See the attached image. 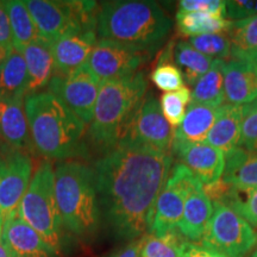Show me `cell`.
<instances>
[{"mask_svg": "<svg viewBox=\"0 0 257 257\" xmlns=\"http://www.w3.org/2000/svg\"><path fill=\"white\" fill-rule=\"evenodd\" d=\"M224 155V181L240 191L257 188V154L237 147Z\"/></svg>", "mask_w": 257, "mask_h": 257, "instance_id": "cell-23", "label": "cell"}, {"mask_svg": "<svg viewBox=\"0 0 257 257\" xmlns=\"http://www.w3.org/2000/svg\"><path fill=\"white\" fill-rule=\"evenodd\" d=\"M150 78L157 88L166 93L178 91L185 86L181 70L168 61H160Z\"/></svg>", "mask_w": 257, "mask_h": 257, "instance_id": "cell-34", "label": "cell"}, {"mask_svg": "<svg viewBox=\"0 0 257 257\" xmlns=\"http://www.w3.org/2000/svg\"><path fill=\"white\" fill-rule=\"evenodd\" d=\"M96 41V30H83L53 42L51 51L56 73L68 74L85 64Z\"/></svg>", "mask_w": 257, "mask_h": 257, "instance_id": "cell-19", "label": "cell"}, {"mask_svg": "<svg viewBox=\"0 0 257 257\" xmlns=\"http://www.w3.org/2000/svg\"><path fill=\"white\" fill-rule=\"evenodd\" d=\"M226 205L243 217L251 226L257 227V188L246 191L233 188Z\"/></svg>", "mask_w": 257, "mask_h": 257, "instance_id": "cell-33", "label": "cell"}, {"mask_svg": "<svg viewBox=\"0 0 257 257\" xmlns=\"http://www.w3.org/2000/svg\"><path fill=\"white\" fill-rule=\"evenodd\" d=\"M28 69L21 51L12 49L0 69V96H27Z\"/></svg>", "mask_w": 257, "mask_h": 257, "instance_id": "cell-27", "label": "cell"}, {"mask_svg": "<svg viewBox=\"0 0 257 257\" xmlns=\"http://www.w3.org/2000/svg\"><path fill=\"white\" fill-rule=\"evenodd\" d=\"M54 191L64 230L89 239L101 224L93 167L81 161H61L54 169Z\"/></svg>", "mask_w": 257, "mask_h": 257, "instance_id": "cell-4", "label": "cell"}, {"mask_svg": "<svg viewBox=\"0 0 257 257\" xmlns=\"http://www.w3.org/2000/svg\"><path fill=\"white\" fill-rule=\"evenodd\" d=\"M176 24L180 34L191 38L201 35H214L223 34V32L229 34L232 22L218 15L178 11Z\"/></svg>", "mask_w": 257, "mask_h": 257, "instance_id": "cell-25", "label": "cell"}, {"mask_svg": "<svg viewBox=\"0 0 257 257\" xmlns=\"http://www.w3.org/2000/svg\"><path fill=\"white\" fill-rule=\"evenodd\" d=\"M243 106L225 104L218 110L217 119L207 135L206 143L224 154L238 147L242 133Z\"/></svg>", "mask_w": 257, "mask_h": 257, "instance_id": "cell-22", "label": "cell"}, {"mask_svg": "<svg viewBox=\"0 0 257 257\" xmlns=\"http://www.w3.org/2000/svg\"><path fill=\"white\" fill-rule=\"evenodd\" d=\"M101 82L86 62L68 74L55 73L48 91L57 96L85 124H91Z\"/></svg>", "mask_w": 257, "mask_h": 257, "instance_id": "cell-11", "label": "cell"}, {"mask_svg": "<svg viewBox=\"0 0 257 257\" xmlns=\"http://www.w3.org/2000/svg\"><path fill=\"white\" fill-rule=\"evenodd\" d=\"M224 94L227 104L244 106L257 99V68L250 60L224 61Z\"/></svg>", "mask_w": 257, "mask_h": 257, "instance_id": "cell-15", "label": "cell"}, {"mask_svg": "<svg viewBox=\"0 0 257 257\" xmlns=\"http://www.w3.org/2000/svg\"><path fill=\"white\" fill-rule=\"evenodd\" d=\"M172 29V19L149 0H113L99 5L96 36L149 54L159 49Z\"/></svg>", "mask_w": 257, "mask_h": 257, "instance_id": "cell-3", "label": "cell"}, {"mask_svg": "<svg viewBox=\"0 0 257 257\" xmlns=\"http://www.w3.org/2000/svg\"><path fill=\"white\" fill-rule=\"evenodd\" d=\"M3 226H4V219H3L2 214H0V242H2V234H3Z\"/></svg>", "mask_w": 257, "mask_h": 257, "instance_id": "cell-43", "label": "cell"}, {"mask_svg": "<svg viewBox=\"0 0 257 257\" xmlns=\"http://www.w3.org/2000/svg\"><path fill=\"white\" fill-rule=\"evenodd\" d=\"M149 59V54L128 49L111 41L98 40L87 63L100 82H105L134 75Z\"/></svg>", "mask_w": 257, "mask_h": 257, "instance_id": "cell-13", "label": "cell"}, {"mask_svg": "<svg viewBox=\"0 0 257 257\" xmlns=\"http://www.w3.org/2000/svg\"><path fill=\"white\" fill-rule=\"evenodd\" d=\"M225 60H214L211 69L200 78L192 91V104L220 107L225 100L223 64Z\"/></svg>", "mask_w": 257, "mask_h": 257, "instance_id": "cell-26", "label": "cell"}, {"mask_svg": "<svg viewBox=\"0 0 257 257\" xmlns=\"http://www.w3.org/2000/svg\"><path fill=\"white\" fill-rule=\"evenodd\" d=\"M0 46L14 47L12 46L11 27H10L9 16L4 2H0Z\"/></svg>", "mask_w": 257, "mask_h": 257, "instance_id": "cell-39", "label": "cell"}, {"mask_svg": "<svg viewBox=\"0 0 257 257\" xmlns=\"http://www.w3.org/2000/svg\"><path fill=\"white\" fill-rule=\"evenodd\" d=\"M18 217L40 234L59 256L64 245V227L61 220L54 191V168L50 160L43 159L19 204Z\"/></svg>", "mask_w": 257, "mask_h": 257, "instance_id": "cell-6", "label": "cell"}, {"mask_svg": "<svg viewBox=\"0 0 257 257\" xmlns=\"http://www.w3.org/2000/svg\"><path fill=\"white\" fill-rule=\"evenodd\" d=\"M219 107L189 104L184 120L174 131L172 150L176 148L206 142L207 135L217 119Z\"/></svg>", "mask_w": 257, "mask_h": 257, "instance_id": "cell-21", "label": "cell"}, {"mask_svg": "<svg viewBox=\"0 0 257 257\" xmlns=\"http://www.w3.org/2000/svg\"><path fill=\"white\" fill-rule=\"evenodd\" d=\"M257 15V2L231 0L226 2V17L231 21H242Z\"/></svg>", "mask_w": 257, "mask_h": 257, "instance_id": "cell-37", "label": "cell"}, {"mask_svg": "<svg viewBox=\"0 0 257 257\" xmlns=\"http://www.w3.org/2000/svg\"><path fill=\"white\" fill-rule=\"evenodd\" d=\"M2 242L12 257H56L40 234L17 213L4 221Z\"/></svg>", "mask_w": 257, "mask_h": 257, "instance_id": "cell-17", "label": "cell"}, {"mask_svg": "<svg viewBox=\"0 0 257 257\" xmlns=\"http://www.w3.org/2000/svg\"><path fill=\"white\" fill-rule=\"evenodd\" d=\"M12 49H14V47H3L0 46V69H2L3 64L8 59V56L10 55V53H11Z\"/></svg>", "mask_w": 257, "mask_h": 257, "instance_id": "cell-41", "label": "cell"}, {"mask_svg": "<svg viewBox=\"0 0 257 257\" xmlns=\"http://www.w3.org/2000/svg\"><path fill=\"white\" fill-rule=\"evenodd\" d=\"M32 179L28 152H0V214L4 221L17 213Z\"/></svg>", "mask_w": 257, "mask_h": 257, "instance_id": "cell-12", "label": "cell"}, {"mask_svg": "<svg viewBox=\"0 0 257 257\" xmlns=\"http://www.w3.org/2000/svg\"><path fill=\"white\" fill-rule=\"evenodd\" d=\"M238 147L251 154H257V106L252 104L243 106L242 133Z\"/></svg>", "mask_w": 257, "mask_h": 257, "instance_id": "cell-35", "label": "cell"}, {"mask_svg": "<svg viewBox=\"0 0 257 257\" xmlns=\"http://www.w3.org/2000/svg\"><path fill=\"white\" fill-rule=\"evenodd\" d=\"M23 54L28 69L27 96L44 91L55 75L51 44L44 38H37L21 51Z\"/></svg>", "mask_w": 257, "mask_h": 257, "instance_id": "cell-20", "label": "cell"}, {"mask_svg": "<svg viewBox=\"0 0 257 257\" xmlns=\"http://www.w3.org/2000/svg\"><path fill=\"white\" fill-rule=\"evenodd\" d=\"M250 257H257V249L251 253V256H250Z\"/></svg>", "mask_w": 257, "mask_h": 257, "instance_id": "cell-45", "label": "cell"}, {"mask_svg": "<svg viewBox=\"0 0 257 257\" xmlns=\"http://www.w3.org/2000/svg\"><path fill=\"white\" fill-rule=\"evenodd\" d=\"M229 40L232 59L249 60L257 51V15L232 22Z\"/></svg>", "mask_w": 257, "mask_h": 257, "instance_id": "cell-28", "label": "cell"}, {"mask_svg": "<svg viewBox=\"0 0 257 257\" xmlns=\"http://www.w3.org/2000/svg\"><path fill=\"white\" fill-rule=\"evenodd\" d=\"M4 5L8 11L10 27H11L12 46L14 49L22 51L31 42L41 37L40 32L24 2L6 0Z\"/></svg>", "mask_w": 257, "mask_h": 257, "instance_id": "cell-24", "label": "cell"}, {"mask_svg": "<svg viewBox=\"0 0 257 257\" xmlns=\"http://www.w3.org/2000/svg\"><path fill=\"white\" fill-rule=\"evenodd\" d=\"M181 257H226L217 250L208 248L202 244H195L186 240Z\"/></svg>", "mask_w": 257, "mask_h": 257, "instance_id": "cell-38", "label": "cell"}, {"mask_svg": "<svg viewBox=\"0 0 257 257\" xmlns=\"http://www.w3.org/2000/svg\"><path fill=\"white\" fill-rule=\"evenodd\" d=\"M213 213V204L198 180L188 192L185 201L184 214L178 225L181 236L188 242H199L204 238Z\"/></svg>", "mask_w": 257, "mask_h": 257, "instance_id": "cell-18", "label": "cell"}, {"mask_svg": "<svg viewBox=\"0 0 257 257\" xmlns=\"http://www.w3.org/2000/svg\"><path fill=\"white\" fill-rule=\"evenodd\" d=\"M249 60L251 61V62H252L253 64H255V67H256V68H257V51H256L255 54H253V55H252L251 57H250Z\"/></svg>", "mask_w": 257, "mask_h": 257, "instance_id": "cell-44", "label": "cell"}, {"mask_svg": "<svg viewBox=\"0 0 257 257\" xmlns=\"http://www.w3.org/2000/svg\"><path fill=\"white\" fill-rule=\"evenodd\" d=\"M188 43L199 53L213 60H225L231 56V42L226 35H201L191 37Z\"/></svg>", "mask_w": 257, "mask_h": 257, "instance_id": "cell-32", "label": "cell"}, {"mask_svg": "<svg viewBox=\"0 0 257 257\" xmlns=\"http://www.w3.org/2000/svg\"><path fill=\"white\" fill-rule=\"evenodd\" d=\"M148 81L143 72L101 82L94 112L86 134L87 146L101 155L119 142L125 125L146 96Z\"/></svg>", "mask_w": 257, "mask_h": 257, "instance_id": "cell-5", "label": "cell"}, {"mask_svg": "<svg viewBox=\"0 0 257 257\" xmlns=\"http://www.w3.org/2000/svg\"><path fill=\"white\" fill-rule=\"evenodd\" d=\"M32 150L25 96H0V152Z\"/></svg>", "mask_w": 257, "mask_h": 257, "instance_id": "cell-14", "label": "cell"}, {"mask_svg": "<svg viewBox=\"0 0 257 257\" xmlns=\"http://www.w3.org/2000/svg\"><path fill=\"white\" fill-rule=\"evenodd\" d=\"M174 131L161 111L160 102L148 93L125 125L118 143L152 148L172 153Z\"/></svg>", "mask_w": 257, "mask_h": 257, "instance_id": "cell-9", "label": "cell"}, {"mask_svg": "<svg viewBox=\"0 0 257 257\" xmlns=\"http://www.w3.org/2000/svg\"><path fill=\"white\" fill-rule=\"evenodd\" d=\"M24 3L40 36L50 44L76 32L96 30L99 6L94 2L25 0Z\"/></svg>", "mask_w": 257, "mask_h": 257, "instance_id": "cell-7", "label": "cell"}, {"mask_svg": "<svg viewBox=\"0 0 257 257\" xmlns=\"http://www.w3.org/2000/svg\"><path fill=\"white\" fill-rule=\"evenodd\" d=\"M172 153L118 143L93 170L101 219L118 239L149 233L156 199L170 175Z\"/></svg>", "mask_w": 257, "mask_h": 257, "instance_id": "cell-1", "label": "cell"}, {"mask_svg": "<svg viewBox=\"0 0 257 257\" xmlns=\"http://www.w3.org/2000/svg\"><path fill=\"white\" fill-rule=\"evenodd\" d=\"M32 150L46 160L68 161L87 153L86 124L49 91L25 96Z\"/></svg>", "mask_w": 257, "mask_h": 257, "instance_id": "cell-2", "label": "cell"}, {"mask_svg": "<svg viewBox=\"0 0 257 257\" xmlns=\"http://www.w3.org/2000/svg\"><path fill=\"white\" fill-rule=\"evenodd\" d=\"M202 245L226 257H245L257 245V233L248 221L223 202H214Z\"/></svg>", "mask_w": 257, "mask_h": 257, "instance_id": "cell-8", "label": "cell"}, {"mask_svg": "<svg viewBox=\"0 0 257 257\" xmlns=\"http://www.w3.org/2000/svg\"><path fill=\"white\" fill-rule=\"evenodd\" d=\"M179 11L205 12L226 17V2L223 0H182L179 2Z\"/></svg>", "mask_w": 257, "mask_h": 257, "instance_id": "cell-36", "label": "cell"}, {"mask_svg": "<svg viewBox=\"0 0 257 257\" xmlns=\"http://www.w3.org/2000/svg\"><path fill=\"white\" fill-rule=\"evenodd\" d=\"M173 152L204 186L223 178L225 155L217 148L207 143H197L176 148Z\"/></svg>", "mask_w": 257, "mask_h": 257, "instance_id": "cell-16", "label": "cell"}, {"mask_svg": "<svg viewBox=\"0 0 257 257\" xmlns=\"http://www.w3.org/2000/svg\"><path fill=\"white\" fill-rule=\"evenodd\" d=\"M191 101L192 93L187 86L161 96V111L170 126H179L181 124L186 114V106L191 104Z\"/></svg>", "mask_w": 257, "mask_h": 257, "instance_id": "cell-31", "label": "cell"}, {"mask_svg": "<svg viewBox=\"0 0 257 257\" xmlns=\"http://www.w3.org/2000/svg\"><path fill=\"white\" fill-rule=\"evenodd\" d=\"M251 104H252V105H255V106H257V99H256V100L253 101V102H251Z\"/></svg>", "mask_w": 257, "mask_h": 257, "instance_id": "cell-46", "label": "cell"}, {"mask_svg": "<svg viewBox=\"0 0 257 257\" xmlns=\"http://www.w3.org/2000/svg\"><path fill=\"white\" fill-rule=\"evenodd\" d=\"M0 257H12L8 251V249L5 248V245L3 242H0Z\"/></svg>", "mask_w": 257, "mask_h": 257, "instance_id": "cell-42", "label": "cell"}, {"mask_svg": "<svg viewBox=\"0 0 257 257\" xmlns=\"http://www.w3.org/2000/svg\"><path fill=\"white\" fill-rule=\"evenodd\" d=\"M185 243L186 239L176 231L162 236L149 233L144 239L140 257H181Z\"/></svg>", "mask_w": 257, "mask_h": 257, "instance_id": "cell-30", "label": "cell"}, {"mask_svg": "<svg viewBox=\"0 0 257 257\" xmlns=\"http://www.w3.org/2000/svg\"><path fill=\"white\" fill-rule=\"evenodd\" d=\"M147 234L140 237V238L130 240L126 245H124L123 248L115 250L114 252H112L111 255L107 257H140L141 250H142L144 239H146Z\"/></svg>", "mask_w": 257, "mask_h": 257, "instance_id": "cell-40", "label": "cell"}, {"mask_svg": "<svg viewBox=\"0 0 257 257\" xmlns=\"http://www.w3.org/2000/svg\"><path fill=\"white\" fill-rule=\"evenodd\" d=\"M198 180L184 163H176L173 167L154 205L150 234L162 236L178 229L184 214L186 197Z\"/></svg>", "mask_w": 257, "mask_h": 257, "instance_id": "cell-10", "label": "cell"}, {"mask_svg": "<svg viewBox=\"0 0 257 257\" xmlns=\"http://www.w3.org/2000/svg\"><path fill=\"white\" fill-rule=\"evenodd\" d=\"M175 62L184 72L186 82L194 86L211 69L213 59L195 50L188 42H179L174 49Z\"/></svg>", "mask_w": 257, "mask_h": 257, "instance_id": "cell-29", "label": "cell"}]
</instances>
